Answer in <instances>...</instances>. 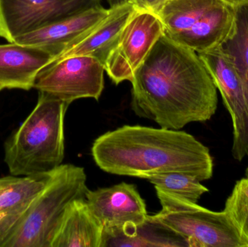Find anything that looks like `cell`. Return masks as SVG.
Returning <instances> with one entry per match:
<instances>
[{
	"mask_svg": "<svg viewBox=\"0 0 248 247\" xmlns=\"http://www.w3.org/2000/svg\"><path fill=\"white\" fill-rule=\"evenodd\" d=\"M131 109L160 128L210 120L217 88L198 52L162 35L131 81Z\"/></svg>",
	"mask_w": 248,
	"mask_h": 247,
	"instance_id": "1",
	"label": "cell"
},
{
	"mask_svg": "<svg viewBox=\"0 0 248 247\" xmlns=\"http://www.w3.org/2000/svg\"><path fill=\"white\" fill-rule=\"evenodd\" d=\"M97 166L114 175L144 178L180 172L200 181L212 177L209 149L193 136L172 129L124 126L99 136L92 147Z\"/></svg>",
	"mask_w": 248,
	"mask_h": 247,
	"instance_id": "2",
	"label": "cell"
},
{
	"mask_svg": "<svg viewBox=\"0 0 248 247\" xmlns=\"http://www.w3.org/2000/svg\"><path fill=\"white\" fill-rule=\"evenodd\" d=\"M87 189L82 167L61 165L24 211L0 219V247H51L68 207Z\"/></svg>",
	"mask_w": 248,
	"mask_h": 247,
	"instance_id": "3",
	"label": "cell"
},
{
	"mask_svg": "<svg viewBox=\"0 0 248 247\" xmlns=\"http://www.w3.org/2000/svg\"><path fill=\"white\" fill-rule=\"evenodd\" d=\"M69 105L39 92L36 105L4 145V162L12 175L46 174L62 165L64 120Z\"/></svg>",
	"mask_w": 248,
	"mask_h": 247,
	"instance_id": "4",
	"label": "cell"
},
{
	"mask_svg": "<svg viewBox=\"0 0 248 247\" xmlns=\"http://www.w3.org/2000/svg\"><path fill=\"white\" fill-rule=\"evenodd\" d=\"M156 15L165 36L199 53L225 40L234 25L235 8L222 0H169Z\"/></svg>",
	"mask_w": 248,
	"mask_h": 247,
	"instance_id": "5",
	"label": "cell"
},
{
	"mask_svg": "<svg viewBox=\"0 0 248 247\" xmlns=\"http://www.w3.org/2000/svg\"><path fill=\"white\" fill-rule=\"evenodd\" d=\"M162 209L154 217L187 242L189 247H243L225 212H214L155 189Z\"/></svg>",
	"mask_w": 248,
	"mask_h": 247,
	"instance_id": "6",
	"label": "cell"
},
{
	"mask_svg": "<svg viewBox=\"0 0 248 247\" xmlns=\"http://www.w3.org/2000/svg\"><path fill=\"white\" fill-rule=\"evenodd\" d=\"M104 65L92 56L54 59L38 74L33 88L71 104L83 98L99 100L104 89Z\"/></svg>",
	"mask_w": 248,
	"mask_h": 247,
	"instance_id": "7",
	"label": "cell"
},
{
	"mask_svg": "<svg viewBox=\"0 0 248 247\" xmlns=\"http://www.w3.org/2000/svg\"><path fill=\"white\" fill-rule=\"evenodd\" d=\"M163 34V24L155 14L137 11L133 15L105 60V71L115 84L132 81Z\"/></svg>",
	"mask_w": 248,
	"mask_h": 247,
	"instance_id": "8",
	"label": "cell"
},
{
	"mask_svg": "<svg viewBox=\"0 0 248 247\" xmlns=\"http://www.w3.org/2000/svg\"><path fill=\"white\" fill-rule=\"evenodd\" d=\"M100 0H0V37L8 42L95 6Z\"/></svg>",
	"mask_w": 248,
	"mask_h": 247,
	"instance_id": "9",
	"label": "cell"
},
{
	"mask_svg": "<svg viewBox=\"0 0 248 247\" xmlns=\"http://www.w3.org/2000/svg\"><path fill=\"white\" fill-rule=\"evenodd\" d=\"M206 67L232 120V153L241 161L248 156V103L243 83L231 58L221 47L198 53Z\"/></svg>",
	"mask_w": 248,
	"mask_h": 247,
	"instance_id": "10",
	"label": "cell"
},
{
	"mask_svg": "<svg viewBox=\"0 0 248 247\" xmlns=\"http://www.w3.org/2000/svg\"><path fill=\"white\" fill-rule=\"evenodd\" d=\"M85 200L105 232L137 226L148 216L145 202L134 184L123 182L95 191L87 189Z\"/></svg>",
	"mask_w": 248,
	"mask_h": 247,
	"instance_id": "11",
	"label": "cell"
},
{
	"mask_svg": "<svg viewBox=\"0 0 248 247\" xmlns=\"http://www.w3.org/2000/svg\"><path fill=\"white\" fill-rule=\"evenodd\" d=\"M56 57L45 45L16 42L0 44V91L33 88L38 74Z\"/></svg>",
	"mask_w": 248,
	"mask_h": 247,
	"instance_id": "12",
	"label": "cell"
},
{
	"mask_svg": "<svg viewBox=\"0 0 248 247\" xmlns=\"http://www.w3.org/2000/svg\"><path fill=\"white\" fill-rule=\"evenodd\" d=\"M110 10L101 4L95 6L23 35L13 42L45 45L50 47L58 57L106 18Z\"/></svg>",
	"mask_w": 248,
	"mask_h": 247,
	"instance_id": "13",
	"label": "cell"
},
{
	"mask_svg": "<svg viewBox=\"0 0 248 247\" xmlns=\"http://www.w3.org/2000/svg\"><path fill=\"white\" fill-rule=\"evenodd\" d=\"M106 18L55 59L86 55L97 58L104 65L109 52L117 42L124 28L137 11L127 0L113 4Z\"/></svg>",
	"mask_w": 248,
	"mask_h": 247,
	"instance_id": "14",
	"label": "cell"
},
{
	"mask_svg": "<svg viewBox=\"0 0 248 247\" xmlns=\"http://www.w3.org/2000/svg\"><path fill=\"white\" fill-rule=\"evenodd\" d=\"M103 233L85 199H79L68 207L51 247H102Z\"/></svg>",
	"mask_w": 248,
	"mask_h": 247,
	"instance_id": "15",
	"label": "cell"
},
{
	"mask_svg": "<svg viewBox=\"0 0 248 247\" xmlns=\"http://www.w3.org/2000/svg\"><path fill=\"white\" fill-rule=\"evenodd\" d=\"M189 247L182 236L175 233L154 216L137 226L103 233L102 247Z\"/></svg>",
	"mask_w": 248,
	"mask_h": 247,
	"instance_id": "16",
	"label": "cell"
},
{
	"mask_svg": "<svg viewBox=\"0 0 248 247\" xmlns=\"http://www.w3.org/2000/svg\"><path fill=\"white\" fill-rule=\"evenodd\" d=\"M53 172L0 178V219L12 218L24 211L46 187Z\"/></svg>",
	"mask_w": 248,
	"mask_h": 247,
	"instance_id": "17",
	"label": "cell"
},
{
	"mask_svg": "<svg viewBox=\"0 0 248 247\" xmlns=\"http://www.w3.org/2000/svg\"><path fill=\"white\" fill-rule=\"evenodd\" d=\"M232 29L220 47L231 58L243 83L248 103V3L234 6Z\"/></svg>",
	"mask_w": 248,
	"mask_h": 247,
	"instance_id": "18",
	"label": "cell"
},
{
	"mask_svg": "<svg viewBox=\"0 0 248 247\" xmlns=\"http://www.w3.org/2000/svg\"><path fill=\"white\" fill-rule=\"evenodd\" d=\"M155 186L173 195L182 197L194 203L209 190L195 177L180 172L163 173L145 178Z\"/></svg>",
	"mask_w": 248,
	"mask_h": 247,
	"instance_id": "19",
	"label": "cell"
},
{
	"mask_svg": "<svg viewBox=\"0 0 248 247\" xmlns=\"http://www.w3.org/2000/svg\"><path fill=\"white\" fill-rule=\"evenodd\" d=\"M227 214L243 247H248V178L237 181L226 201Z\"/></svg>",
	"mask_w": 248,
	"mask_h": 247,
	"instance_id": "20",
	"label": "cell"
},
{
	"mask_svg": "<svg viewBox=\"0 0 248 247\" xmlns=\"http://www.w3.org/2000/svg\"><path fill=\"white\" fill-rule=\"evenodd\" d=\"M140 12L157 14L169 0H127Z\"/></svg>",
	"mask_w": 248,
	"mask_h": 247,
	"instance_id": "21",
	"label": "cell"
},
{
	"mask_svg": "<svg viewBox=\"0 0 248 247\" xmlns=\"http://www.w3.org/2000/svg\"><path fill=\"white\" fill-rule=\"evenodd\" d=\"M222 1H225V2L232 4L233 6L248 3V0H222Z\"/></svg>",
	"mask_w": 248,
	"mask_h": 247,
	"instance_id": "22",
	"label": "cell"
},
{
	"mask_svg": "<svg viewBox=\"0 0 248 247\" xmlns=\"http://www.w3.org/2000/svg\"><path fill=\"white\" fill-rule=\"evenodd\" d=\"M246 175H247V178H248V170L247 171V173H246Z\"/></svg>",
	"mask_w": 248,
	"mask_h": 247,
	"instance_id": "23",
	"label": "cell"
}]
</instances>
